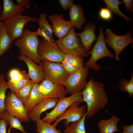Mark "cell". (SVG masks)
<instances>
[{
    "mask_svg": "<svg viewBox=\"0 0 133 133\" xmlns=\"http://www.w3.org/2000/svg\"></svg>",
    "mask_w": 133,
    "mask_h": 133,
    "instance_id": "cell-44",
    "label": "cell"
},
{
    "mask_svg": "<svg viewBox=\"0 0 133 133\" xmlns=\"http://www.w3.org/2000/svg\"><path fill=\"white\" fill-rule=\"evenodd\" d=\"M27 73L24 70L21 71L16 68L11 69L9 72L8 82L12 83H17L22 79Z\"/></svg>",
    "mask_w": 133,
    "mask_h": 133,
    "instance_id": "cell-31",
    "label": "cell"
},
{
    "mask_svg": "<svg viewBox=\"0 0 133 133\" xmlns=\"http://www.w3.org/2000/svg\"><path fill=\"white\" fill-rule=\"evenodd\" d=\"M99 30L97 41L91 50L88 51V54H90L91 57L84 64V66L88 69L93 68L96 71H99L101 68V66L97 64L99 60L105 57L115 58V55L109 50L106 45L103 27H100Z\"/></svg>",
    "mask_w": 133,
    "mask_h": 133,
    "instance_id": "cell-3",
    "label": "cell"
},
{
    "mask_svg": "<svg viewBox=\"0 0 133 133\" xmlns=\"http://www.w3.org/2000/svg\"><path fill=\"white\" fill-rule=\"evenodd\" d=\"M106 8L111 12L119 15L121 17L123 18L127 23L132 22V19L124 14L120 10L119 8V5L123 4V1L118 0H104Z\"/></svg>",
    "mask_w": 133,
    "mask_h": 133,
    "instance_id": "cell-26",
    "label": "cell"
},
{
    "mask_svg": "<svg viewBox=\"0 0 133 133\" xmlns=\"http://www.w3.org/2000/svg\"><path fill=\"white\" fill-rule=\"evenodd\" d=\"M58 100L53 98H48L43 100L35 106L28 113L32 121L36 122L40 119L41 114L46 110L54 108Z\"/></svg>",
    "mask_w": 133,
    "mask_h": 133,
    "instance_id": "cell-18",
    "label": "cell"
},
{
    "mask_svg": "<svg viewBox=\"0 0 133 133\" xmlns=\"http://www.w3.org/2000/svg\"><path fill=\"white\" fill-rule=\"evenodd\" d=\"M82 100L81 92L75 93L70 96L59 99L54 108L50 112L46 113V116L41 120L51 123L54 121L73 103L77 101L82 102Z\"/></svg>",
    "mask_w": 133,
    "mask_h": 133,
    "instance_id": "cell-8",
    "label": "cell"
},
{
    "mask_svg": "<svg viewBox=\"0 0 133 133\" xmlns=\"http://www.w3.org/2000/svg\"><path fill=\"white\" fill-rule=\"evenodd\" d=\"M41 63L45 78L55 83L63 84L69 75L61 63L42 60Z\"/></svg>",
    "mask_w": 133,
    "mask_h": 133,
    "instance_id": "cell-11",
    "label": "cell"
},
{
    "mask_svg": "<svg viewBox=\"0 0 133 133\" xmlns=\"http://www.w3.org/2000/svg\"><path fill=\"white\" fill-rule=\"evenodd\" d=\"M3 8L0 15V22H6L12 18L21 15L24 8L16 4L12 0H3Z\"/></svg>",
    "mask_w": 133,
    "mask_h": 133,
    "instance_id": "cell-16",
    "label": "cell"
},
{
    "mask_svg": "<svg viewBox=\"0 0 133 133\" xmlns=\"http://www.w3.org/2000/svg\"><path fill=\"white\" fill-rule=\"evenodd\" d=\"M123 133H133V124L121 126Z\"/></svg>",
    "mask_w": 133,
    "mask_h": 133,
    "instance_id": "cell-40",
    "label": "cell"
},
{
    "mask_svg": "<svg viewBox=\"0 0 133 133\" xmlns=\"http://www.w3.org/2000/svg\"><path fill=\"white\" fill-rule=\"evenodd\" d=\"M0 119H1V118H0Z\"/></svg>",
    "mask_w": 133,
    "mask_h": 133,
    "instance_id": "cell-43",
    "label": "cell"
},
{
    "mask_svg": "<svg viewBox=\"0 0 133 133\" xmlns=\"http://www.w3.org/2000/svg\"><path fill=\"white\" fill-rule=\"evenodd\" d=\"M83 8L79 4H74L69 9V21L73 27L81 29L86 21V18L83 13Z\"/></svg>",
    "mask_w": 133,
    "mask_h": 133,
    "instance_id": "cell-20",
    "label": "cell"
},
{
    "mask_svg": "<svg viewBox=\"0 0 133 133\" xmlns=\"http://www.w3.org/2000/svg\"><path fill=\"white\" fill-rule=\"evenodd\" d=\"M38 52L41 60L61 63L64 60L65 53L55 42H50L43 38L40 41Z\"/></svg>",
    "mask_w": 133,
    "mask_h": 133,
    "instance_id": "cell-9",
    "label": "cell"
},
{
    "mask_svg": "<svg viewBox=\"0 0 133 133\" xmlns=\"http://www.w3.org/2000/svg\"><path fill=\"white\" fill-rule=\"evenodd\" d=\"M133 28H132L126 34L118 35L114 33L109 28L106 30L105 34L107 36L105 39L108 46L115 51V58L117 61H120L119 56L122 50L128 45L133 42L132 36Z\"/></svg>",
    "mask_w": 133,
    "mask_h": 133,
    "instance_id": "cell-6",
    "label": "cell"
},
{
    "mask_svg": "<svg viewBox=\"0 0 133 133\" xmlns=\"http://www.w3.org/2000/svg\"><path fill=\"white\" fill-rule=\"evenodd\" d=\"M61 63L65 71L69 75L74 73L78 69L64 60Z\"/></svg>",
    "mask_w": 133,
    "mask_h": 133,
    "instance_id": "cell-35",
    "label": "cell"
},
{
    "mask_svg": "<svg viewBox=\"0 0 133 133\" xmlns=\"http://www.w3.org/2000/svg\"><path fill=\"white\" fill-rule=\"evenodd\" d=\"M8 125L5 121L3 119L0 120V133H7V127Z\"/></svg>",
    "mask_w": 133,
    "mask_h": 133,
    "instance_id": "cell-39",
    "label": "cell"
},
{
    "mask_svg": "<svg viewBox=\"0 0 133 133\" xmlns=\"http://www.w3.org/2000/svg\"><path fill=\"white\" fill-rule=\"evenodd\" d=\"M120 120L118 117L115 115L109 119L100 120L97 123L100 133H114L118 132L117 124Z\"/></svg>",
    "mask_w": 133,
    "mask_h": 133,
    "instance_id": "cell-22",
    "label": "cell"
},
{
    "mask_svg": "<svg viewBox=\"0 0 133 133\" xmlns=\"http://www.w3.org/2000/svg\"><path fill=\"white\" fill-rule=\"evenodd\" d=\"M64 60L77 69L83 66L84 61L82 57L65 54Z\"/></svg>",
    "mask_w": 133,
    "mask_h": 133,
    "instance_id": "cell-32",
    "label": "cell"
},
{
    "mask_svg": "<svg viewBox=\"0 0 133 133\" xmlns=\"http://www.w3.org/2000/svg\"><path fill=\"white\" fill-rule=\"evenodd\" d=\"M8 88L3 74L0 73V118H1L5 111V93Z\"/></svg>",
    "mask_w": 133,
    "mask_h": 133,
    "instance_id": "cell-29",
    "label": "cell"
},
{
    "mask_svg": "<svg viewBox=\"0 0 133 133\" xmlns=\"http://www.w3.org/2000/svg\"><path fill=\"white\" fill-rule=\"evenodd\" d=\"M17 4L26 9L29 8L31 7L30 0H17Z\"/></svg>",
    "mask_w": 133,
    "mask_h": 133,
    "instance_id": "cell-37",
    "label": "cell"
},
{
    "mask_svg": "<svg viewBox=\"0 0 133 133\" xmlns=\"http://www.w3.org/2000/svg\"><path fill=\"white\" fill-rule=\"evenodd\" d=\"M39 89L44 96L58 100L65 97L67 93L63 84L56 83L45 78L39 84Z\"/></svg>",
    "mask_w": 133,
    "mask_h": 133,
    "instance_id": "cell-13",
    "label": "cell"
},
{
    "mask_svg": "<svg viewBox=\"0 0 133 133\" xmlns=\"http://www.w3.org/2000/svg\"><path fill=\"white\" fill-rule=\"evenodd\" d=\"M46 14L42 13L39 16L38 23L39 27L36 31V34L50 42H54L55 40L53 37L52 25L49 23Z\"/></svg>",
    "mask_w": 133,
    "mask_h": 133,
    "instance_id": "cell-19",
    "label": "cell"
},
{
    "mask_svg": "<svg viewBox=\"0 0 133 133\" xmlns=\"http://www.w3.org/2000/svg\"><path fill=\"white\" fill-rule=\"evenodd\" d=\"M49 18L52 24L53 33L58 39L63 37L73 27L69 21L64 19L62 14L50 15Z\"/></svg>",
    "mask_w": 133,
    "mask_h": 133,
    "instance_id": "cell-14",
    "label": "cell"
},
{
    "mask_svg": "<svg viewBox=\"0 0 133 133\" xmlns=\"http://www.w3.org/2000/svg\"><path fill=\"white\" fill-rule=\"evenodd\" d=\"M1 11V5L0 1V15Z\"/></svg>",
    "mask_w": 133,
    "mask_h": 133,
    "instance_id": "cell-41",
    "label": "cell"
},
{
    "mask_svg": "<svg viewBox=\"0 0 133 133\" xmlns=\"http://www.w3.org/2000/svg\"><path fill=\"white\" fill-rule=\"evenodd\" d=\"M12 42L9 35L5 22H0V58L9 49Z\"/></svg>",
    "mask_w": 133,
    "mask_h": 133,
    "instance_id": "cell-23",
    "label": "cell"
},
{
    "mask_svg": "<svg viewBox=\"0 0 133 133\" xmlns=\"http://www.w3.org/2000/svg\"><path fill=\"white\" fill-rule=\"evenodd\" d=\"M3 119L10 127L8 133H10L11 129L14 128L19 130L23 133H27L24 130L21 121L17 118L5 110L1 118Z\"/></svg>",
    "mask_w": 133,
    "mask_h": 133,
    "instance_id": "cell-24",
    "label": "cell"
},
{
    "mask_svg": "<svg viewBox=\"0 0 133 133\" xmlns=\"http://www.w3.org/2000/svg\"><path fill=\"white\" fill-rule=\"evenodd\" d=\"M86 113L79 120L70 123L66 127L64 133H86L85 122Z\"/></svg>",
    "mask_w": 133,
    "mask_h": 133,
    "instance_id": "cell-25",
    "label": "cell"
},
{
    "mask_svg": "<svg viewBox=\"0 0 133 133\" xmlns=\"http://www.w3.org/2000/svg\"><path fill=\"white\" fill-rule=\"evenodd\" d=\"M43 96L39 89V84L35 83L29 96L24 106L29 113L32 109L39 102L46 98Z\"/></svg>",
    "mask_w": 133,
    "mask_h": 133,
    "instance_id": "cell-21",
    "label": "cell"
},
{
    "mask_svg": "<svg viewBox=\"0 0 133 133\" xmlns=\"http://www.w3.org/2000/svg\"><path fill=\"white\" fill-rule=\"evenodd\" d=\"M38 18L22 14L16 16L5 22L6 29L13 42L21 38L24 33V27L29 22H38Z\"/></svg>",
    "mask_w": 133,
    "mask_h": 133,
    "instance_id": "cell-5",
    "label": "cell"
},
{
    "mask_svg": "<svg viewBox=\"0 0 133 133\" xmlns=\"http://www.w3.org/2000/svg\"><path fill=\"white\" fill-rule=\"evenodd\" d=\"M35 83L30 80L23 87L14 92L24 105L28 100Z\"/></svg>",
    "mask_w": 133,
    "mask_h": 133,
    "instance_id": "cell-27",
    "label": "cell"
},
{
    "mask_svg": "<svg viewBox=\"0 0 133 133\" xmlns=\"http://www.w3.org/2000/svg\"><path fill=\"white\" fill-rule=\"evenodd\" d=\"M99 15L101 19L105 21L110 20L113 17L112 12L106 7H101L99 11Z\"/></svg>",
    "mask_w": 133,
    "mask_h": 133,
    "instance_id": "cell-34",
    "label": "cell"
},
{
    "mask_svg": "<svg viewBox=\"0 0 133 133\" xmlns=\"http://www.w3.org/2000/svg\"><path fill=\"white\" fill-rule=\"evenodd\" d=\"M36 132L38 133H62L60 130L51 123L44 122L41 119L36 121Z\"/></svg>",
    "mask_w": 133,
    "mask_h": 133,
    "instance_id": "cell-28",
    "label": "cell"
},
{
    "mask_svg": "<svg viewBox=\"0 0 133 133\" xmlns=\"http://www.w3.org/2000/svg\"><path fill=\"white\" fill-rule=\"evenodd\" d=\"M96 28L95 24L89 22L84 25L82 32L76 33V35L80 38L83 47L87 51L90 50L93 43L97 40L95 33Z\"/></svg>",
    "mask_w": 133,
    "mask_h": 133,
    "instance_id": "cell-17",
    "label": "cell"
},
{
    "mask_svg": "<svg viewBox=\"0 0 133 133\" xmlns=\"http://www.w3.org/2000/svg\"><path fill=\"white\" fill-rule=\"evenodd\" d=\"M82 101L86 104V117L93 116L103 109L108 102L107 95L103 84L91 78L81 92Z\"/></svg>",
    "mask_w": 133,
    "mask_h": 133,
    "instance_id": "cell-1",
    "label": "cell"
},
{
    "mask_svg": "<svg viewBox=\"0 0 133 133\" xmlns=\"http://www.w3.org/2000/svg\"><path fill=\"white\" fill-rule=\"evenodd\" d=\"M120 133H123V132H122Z\"/></svg>",
    "mask_w": 133,
    "mask_h": 133,
    "instance_id": "cell-42",
    "label": "cell"
},
{
    "mask_svg": "<svg viewBox=\"0 0 133 133\" xmlns=\"http://www.w3.org/2000/svg\"><path fill=\"white\" fill-rule=\"evenodd\" d=\"M75 29L72 27L66 35L55 40V42L65 54L87 57L89 55L88 51L85 49L80 39L76 35Z\"/></svg>",
    "mask_w": 133,
    "mask_h": 133,
    "instance_id": "cell-4",
    "label": "cell"
},
{
    "mask_svg": "<svg viewBox=\"0 0 133 133\" xmlns=\"http://www.w3.org/2000/svg\"><path fill=\"white\" fill-rule=\"evenodd\" d=\"M40 42L35 32L25 29L23 36L15 41L14 44L19 49V55L29 57L39 64L41 62L38 52Z\"/></svg>",
    "mask_w": 133,
    "mask_h": 133,
    "instance_id": "cell-2",
    "label": "cell"
},
{
    "mask_svg": "<svg viewBox=\"0 0 133 133\" xmlns=\"http://www.w3.org/2000/svg\"><path fill=\"white\" fill-rule=\"evenodd\" d=\"M30 80L28 74L27 73L23 78L19 82L12 83L7 82H6L8 88L14 93L23 87Z\"/></svg>",
    "mask_w": 133,
    "mask_h": 133,
    "instance_id": "cell-33",
    "label": "cell"
},
{
    "mask_svg": "<svg viewBox=\"0 0 133 133\" xmlns=\"http://www.w3.org/2000/svg\"><path fill=\"white\" fill-rule=\"evenodd\" d=\"M60 6L64 11L69 9L74 4L73 0H58Z\"/></svg>",
    "mask_w": 133,
    "mask_h": 133,
    "instance_id": "cell-36",
    "label": "cell"
},
{
    "mask_svg": "<svg viewBox=\"0 0 133 133\" xmlns=\"http://www.w3.org/2000/svg\"><path fill=\"white\" fill-rule=\"evenodd\" d=\"M5 106V110L17 118L21 122L30 121L28 113L24 105L12 91L8 92L6 96Z\"/></svg>",
    "mask_w": 133,
    "mask_h": 133,
    "instance_id": "cell-10",
    "label": "cell"
},
{
    "mask_svg": "<svg viewBox=\"0 0 133 133\" xmlns=\"http://www.w3.org/2000/svg\"><path fill=\"white\" fill-rule=\"evenodd\" d=\"M119 89L122 91L127 93L130 97L133 96V75L131 74L130 80L126 79H121L119 82Z\"/></svg>",
    "mask_w": 133,
    "mask_h": 133,
    "instance_id": "cell-30",
    "label": "cell"
},
{
    "mask_svg": "<svg viewBox=\"0 0 133 133\" xmlns=\"http://www.w3.org/2000/svg\"><path fill=\"white\" fill-rule=\"evenodd\" d=\"M81 102L77 101L73 103L56 119L52 125L56 127L59 123L65 120L64 124L66 127L71 123L80 119L86 113L87 109L86 105L79 106Z\"/></svg>",
    "mask_w": 133,
    "mask_h": 133,
    "instance_id": "cell-12",
    "label": "cell"
},
{
    "mask_svg": "<svg viewBox=\"0 0 133 133\" xmlns=\"http://www.w3.org/2000/svg\"><path fill=\"white\" fill-rule=\"evenodd\" d=\"M133 1L132 0H123V2L124 3L125 10H129L133 12Z\"/></svg>",
    "mask_w": 133,
    "mask_h": 133,
    "instance_id": "cell-38",
    "label": "cell"
},
{
    "mask_svg": "<svg viewBox=\"0 0 133 133\" xmlns=\"http://www.w3.org/2000/svg\"><path fill=\"white\" fill-rule=\"evenodd\" d=\"M18 59L23 61L28 69V74L30 79L34 83H40L45 78V76L41 63L39 65L31 58L26 56L17 55Z\"/></svg>",
    "mask_w": 133,
    "mask_h": 133,
    "instance_id": "cell-15",
    "label": "cell"
},
{
    "mask_svg": "<svg viewBox=\"0 0 133 133\" xmlns=\"http://www.w3.org/2000/svg\"><path fill=\"white\" fill-rule=\"evenodd\" d=\"M88 73V68L83 66L69 75L63 84L66 87L67 93L72 95L81 92L88 83L86 79Z\"/></svg>",
    "mask_w": 133,
    "mask_h": 133,
    "instance_id": "cell-7",
    "label": "cell"
}]
</instances>
